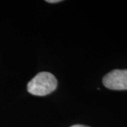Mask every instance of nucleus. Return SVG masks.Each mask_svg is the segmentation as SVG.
Returning a JSON list of instances; mask_svg holds the SVG:
<instances>
[{
	"label": "nucleus",
	"mask_w": 127,
	"mask_h": 127,
	"mask_svg": "<svg viewBox=\"0 0 127 127\" xmlns=\"http://www.w3.org/2000/svg\"><path fill=\"white\" fill-rule=\"evenodd\" d=\"M57 86V80L50 72H40L37 73L28 82V91L32 95L44 96L53 92Z\"/></svg>",
	"instance_id": "f257e3e1"
},
{
	"label": "nucleus",
	"mask_w": 127,
	"mask_h": 127,
	"mask_svg": "<svg viewBox=\"0 0 127 127\" xmlns=\"http://www.w3.org/2000/svg\"><path fill=\"white\" fill-rule=\"evenodd\" d=\"M107 88L116 91L127 90V69H115L106 74L102 79Z\"/></svg>",
	"instance_id": "f03ea898"
},
{
	"label": "nucleus",
	"mask_w": 127,
	"mask_h": 127,
	"mask_svg": "<svg viewBox=\"0 0 127 127\" xmlns=\"http://www.w3.org/2000/svg\"><path fill=\"white\" fill-rule=\"evenodd\" d=\"M60 1H61L60 0H47V2H49V3H57Z\"/></svg>",
	"instance_id": "7ed1b4c3"
},
{
	"label": "nucleus",
	"mask_w": 127,
	"mask_h": 127,
	"mask_svg": "<svg viewBox=\"0 0 127 127\" xmlns=\"http://www.w3.org/2000/svg\"><path fill=\"white\" fill-rule=\"evenodd\" d=\"M71 127H88V126H85V125H81V124H76V125L71 126Z\"/></svg>",
	"instance_id": "20e7f679"
}]
</instances>
